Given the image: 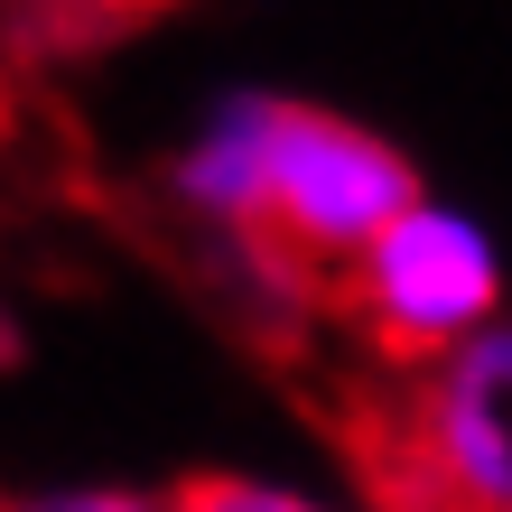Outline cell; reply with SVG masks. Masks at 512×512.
<instances>
[{"instance_id": "obj_3", "label": "cell", "mask_w": 512, "mask_h": 512, "mask_svg": "<svg viewBox=\"0 0 512 512\" xmlns=\"http://www.w3.org/2000/svg\"><path fill=\"white\" fill-rule=\"evenodd\" d=\"M345 308L364 317V336L391 373L410 364H447L457 345L485 336L494 317V252L485 233L438 215V205H410L401 224H382L364 252L345 261Z\"/></svg>"}, {"instance_id": "obj_5", "label": "cell", "mask_w": 512, "mask_h": 512, "mask_svg": "<svg viewBox=\"0 0 512 512\" xmlns=\"http://www.w3.org/2000/svg\"><path fill=\"white\" fill-rule=\"evenodd\" d=\"M94 28H122V19H149V10H168V0H75Z\"/></svg>"}, {"instance_id": "obj_1", "label": "cell", "mask_w": 512, "mask_h": 512, "mask_svg": "<svg viewBox=\"0 0 512 512\" xmlns=\"http://www.w3.org/2000/svg\"><path fill=\"white\" fill-rule=\"evenodd\" d=\"M187 196L243 224V243L280 270H345L382 224H401L419 187L373 131L308 103H233L187 159Z\"/></svg>"}, {"instance_id": "obj_4", "label": "cell", "mask_w": 512, "mask_h": 512, "mask_svg": "<svg viewBox=\"0 0 512 512\" xmlns=\"http://www.w3.org/2000/svg\"><path fill=\"white\" fill-rule=\"evenodd\" d=\"M159 512H317V503H298L280 485H243V475H187Z\"/></svg>"}, {"instance_id": "obj_6", "label": "cell", "mask_w": 512, "mask_h": 512, "mask_svg": "<svg viewBox=\"0 0 512 512\" xmlns=\"http://www.w3.org/2000/svg\"><path fill=\"white\" fill-rule=\"evenodd\" d=\"M38 512H159L140 494H66V503H38Z\"/></svg>"}, {"instance_id": "obj_2", "label": "cell", "mask_w": 512, "mask_h": 512, "mask_svg": "<svg viewBox=\"0 0 512 512\" xmlns=\"http://www.w3.org/2000/svg\"><path fill=\"white\" fill-rule=\"evenodd\" d=\"M345 447L382 512H503V336L485 326L419 382L345 401Z\"/></svg>"}]
</instances>
